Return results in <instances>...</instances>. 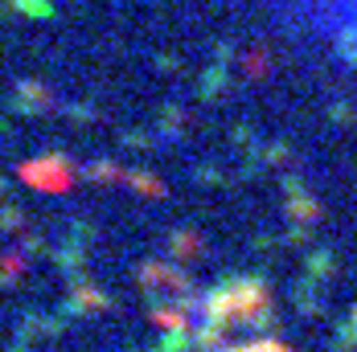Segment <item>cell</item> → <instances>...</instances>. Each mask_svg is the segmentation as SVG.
Segmentation results:
<instances>
[{
	"instance_id": "cell-1",
	"label": "cell",
	"mask_w": 357,
	"mask_h": 352,
	"mask_svg": "<svg viewBox=\"0 0 357 352\" xmlns=\"http://www.w3.org/2000/svg\"><path fill=\"white\" fill-rule=\"evenodd\" d=\"M173 352H291L284 340L275 336H263V332H247V336H214V340H202V344H185Z\"/></svg>"
}]
</instances>
